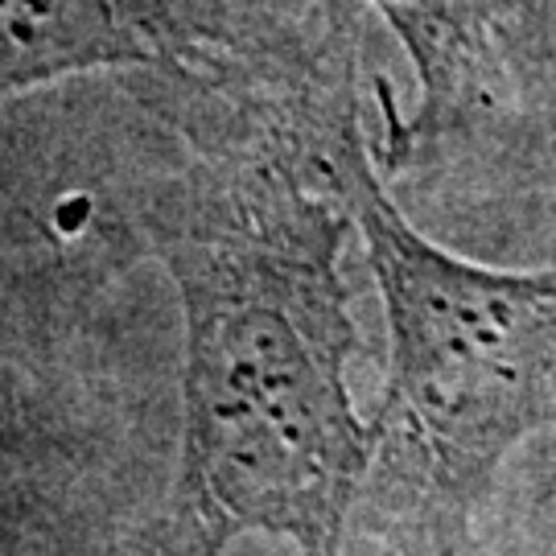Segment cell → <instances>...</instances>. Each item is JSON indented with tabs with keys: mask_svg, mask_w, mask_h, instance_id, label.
Listing matches in <instances>:
<instances>
[{
	"mask_svg": "<svg viewBox=\"0 0 556 556\" xmlns=\"http://www.w3.org/2000/svg\"><path fill=\"white\" fill-rule=\"evenodd\" d=\"M181 153L119 186V231L161 264L181 318V433L165 491L174 556L239 536L342 556L376 466L358 417V326L342 252L355 231L330 144L334 108H178Z\"/></svg>",
	"mask_w": 556,
	"mask_h": 556,
	"instance_id": "1",
	"label": "cell"
},
{
	"mask_svg": "<svg viewBox=\"0 0 556 556\" xmlns=\"http://www.w3.org/2000/svg\"><path fill=\"white\" fill-rule=\"evenodd\" d=\"M388 318L376 495L420 556H457L516 445L556 429V268H486L404 219L351 119L330 144ZM367 478V482H371Z\"/></svg>",
	"mask_w": 556,
	"mask_h": 556,
	"instance_id": "2",
	"label": "cell"
},
{
	"mask_svg": "<svg viewBox=\"0 0 556 556\" xmlns=\"http://www.w3.org/2000/svg\"><path fill=\"white\" fill-rule=\"evenodd\" d=\"M91 71H157L161 103L268 108L355 87L309 0H0V103Z\"/></svg>",
	"mask_w": 556,
	"mask_h": 556,
	"instance_id": "3",
	"label": "cell"
},
{
	"mask_svg": "<svg viewBox=\"0 0 556 556\" xmlns=\"http://www.w3.org/2000/svg\"><path fill=\"white\" fill-rule=\"evenodd\" d=\"M417 75L400 116L379 87L383 174H433L475 149L516 137L556 83V0H371Z\"/></svg>",
	"mask_w": 556,
	"mask_h": 556,
	"instance_id": "4",
	"label": "cell"
},
{
	"mask_svg": "<svg viewBox=\"0 0 556 556\" xmlns=\"http://www.w3.org/2000/svg\"><path fill=\"white\" fill-rule=\"evenodd\" d=\"M38 355V326H34V314L25 309L21 280H9L4 264H0V392L29 383Z\"/></svg>",
	"mask_w": 556,
	"mask_h": 556,
	"instance_id": "6",
	"label": "cell"
},
{
	"mask_svg": "<svg viewBox=\"0 0 556 556\" xmlns=\"http://www.w3.org/2000/svg\"><path fill=\"white\" fill-rule=\"evenodd\" d=\"M169 548L165 503L140 491L91 425L41 379L0 392V556H140Z\"/></svg>",
	"mask_w": 556,
	"mask_h": 556,
	"instance_id": "5",
	"label": "cell"
}]
</instances>
